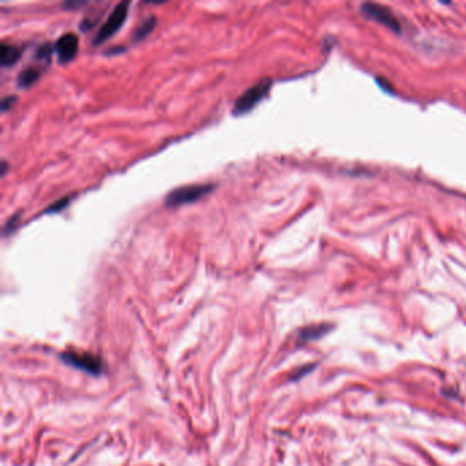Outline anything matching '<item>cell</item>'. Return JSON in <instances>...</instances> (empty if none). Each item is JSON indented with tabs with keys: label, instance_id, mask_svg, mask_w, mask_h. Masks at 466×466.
Here are the masks:
<instances>
[{
	"label": "cell",
	"instance_id": "52a82bcc",
	"mask_svg": "<svg viewBox=\"0 0 466 466\" xmlns=\"http://www.w3.org/2000/svg\"><path fill=\"white\" fill-rule=\"evenodd\" d=\"M22 55V50L17 45H11L7 43H1V48H0V63L1 66L7 68L11 66L14 63L18 62V59Z\"/></svg>",
	"mask_w": 466,
	"mask_h": 466
},
{
	"label": "cell",
	"instance_id": "7c38bea8",
	"mask_svg": "<svg viewBox=\"0 0 466 466\" xmlns=\"http://www.w3.org/2000/svg\"><path fill=\"white\" fill-rule=\"evenodd\" d=\"M15 96H7V97H4L3 100H1V110L3 111H7L14 103H15Z\"/></svg>",
	"mask_w": 466,
	"mask_h": 466
},
{
	"label": "cell",
	"instance_id": "277c9868",
	"mask_svg": "<svg viewBox=\"0 0 466 466\" xmlns=\"http://www.w3.org/2000/svg\"><path fill=\"white\" fill-rule=\"evenodd\" d=\"M361 11L369 17L371 19L378 21L379 23H383L386 26H389L391 30L394 32H401V22L399 19L394 15V12L379 4H374V3H367L361 6Z\"/></svg>",
	"mask_w": 466,
	"mask_h": 466
},
{
	"label": "cell",
	"instance_id": "8992f818",
	"mask_svg": "<svg viewBox=\"0 0 466 466\" xmlns=\"http://www.w3.org/2000/svg\"><path fill=\"white\" fill-rule=\"evenodd\" d=\"M63 360L70 364V365H74L76 368H79V369H83L86 372H90V374H100L103 365L100 363V358L94 357V356H90V354H78V353H74V354H63Z\"/></svg>",
	"mask_w": 466,
	"mask_h": 466
},
{
	"label": "cell",
	"instance_id": "5b68a950",
	"mask_svg": "<svg viewBox=\"0 0 466 466\" xmlns=\"http://www.w3.org/2000/svg\"><path fill=\"white\" fill-rule=\"evenodd\" d=\"M55 51L62 63L73 61L77 55L78 37L74 33H65L55 44Z\"/></svg>",
	"mask_w": 466,
	"mask_h": 466
},
{
	"label": "cell",
	"instance_id": "6da1fadb",
	"mask_svg": "<svg viewBox=\"0 0 466 466\" xmlns=\"http://www.w3.org/2000/svg\"><path fill=\"white\" fill-rule=\"evenodd\" d=\"M271 85H272V81L270 78H265L260 81L259 83L250 86L247 90H245L234 104V114L242 115V114L249 112L267 96V93L271 89Z\"/></svg>",
	"mask_w": 466,
	"mask_h": 466
},
{
	"label": "cell",
	"instance_id": "8fae6325",
	"mask_svg": "<svg viewBox=\"0 0 466 466\" xmlns=\"http://www.w3.org/2000/svg\"><path fill=\"white\" fill-rule=\"evenodd\" d=\"M51 52H52V47L50 44H43L39 50H37V54L36 57L39 59H48L51 57Z\"/></svg>",
	"mask_w": 466,
	"mask_h": 466
},
{
	"label": "cell",
	"instance_id": "3957f363",
	"mask_svg": "<svg viewBox=\"0 0 466 466\" xmlns=\"http://www.w3.org/2000/svg\"><path fill=\"white\" fill-rule=\"evenodd\" d=\"M129 6H130L129 1H122V3H118L115 6V8L111 11V14L107 18V21L99 29V33L96 34V37L93 40L94 45H97L100 43L108 40L110 37H112L118 32V29H121V26L123 25L125 19L128 17Z\"/></svg>",
	"mask_w": 466,
	"mask_h": 466
},
{
	"label": "cell",
	"instance_id": "9c48e42d",
	"mask_svg": "<svg viewBox=\"0 0 466 466\" xmlns=\"http://www.w3.org/2000/svg\"><path fill=\"white\" fill-rule=\"evenodd\" d=\"M156 26V17H150L145 21L140 23V26L134 32V40H143L145 39Z\"/></svg>",
	"mask_w": 466,
	"mask_h": 466
},
{
	"label": "cell",
	"instance_id": "ba28073f",
	"mask_svg": "<svg viewBox=\"0 0 466 466\" xmlns=\"http://www.w3.org/2000/svg\"><path fill=\"white\" fill-rule=\"evenodd\" d=\"M41 76V70L34 68V66H29L26 69H23L19 76H18V86L21 88H28L32 83H34Z\"/></svg>",
	"mask_w": 466,
	"mask_h": 466
},
{
	"label": "cell",
	"instance_id": "7a4b0ae2",
	"mask_svg": "<svg viewBox=\"0 0 466 466\" xmlns=\"http://www.w3.org/2000/svg\"><path fill=\"white\" fill-rule=\"evenodd\" d=\"M214 189V185H189V186H182L178 188L172 192L168 193L165 199V205L167 207H179L185 204L194 203L208 193H211Z\"/></svg>",
	"mask_w": 466,
	"mask_h": 466
},
{
	"label": "cell",
	"instance_id": "30bf717a",
	"mask_svg": "<svg viewBox=\"0 0 466 466\" xmlns=\"http://www.w3.org/2000/svg\"><path fill=\"white\" fill-rule=\"evenodd\" d=\"M72 201V199L70 197H65V199H61V200H58V201H55L54 204H51L47 210H45V212L47 214H54V212H59V211H62V210H65L68 205H69V203Z\"/></svg>",
	"mask_w": 466,
	"mask_h": 466
}]
</instances>
